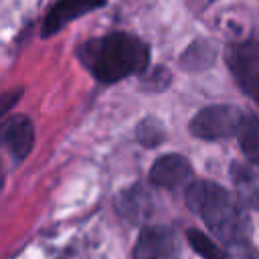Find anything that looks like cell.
<instances>
[{"instance_id":"6da1fadb","label":"cell","mask_w":259,"mask_h":259,"mask_svg":"<svg viewBox=\"0 0 259 259\" xmlns=\"http://www.w3.org/2000/svg\"><path fill=\"white\" fill-rule=\"evenodd\" d=\"M79 59L101 83H115L146 71L150 51L146 42L132 34L111 32L83 42L79 47Z\"/></svg>"},{"instance_id":"7a4b0ae2","label":"cell","mask_w":259,"mask_h":259,"mask_svg":"<svg viewBox=\"0 0 259 259\" xmlns=\"http://www.w3.org/2000/svg\"><path fill=\"white\" fill-rule=\"evenodd\" d=\"M186 202L221 241L227 245L245 243L247 219L225 188L208 180H196L186 190Z\"/></svg>"},{"instance_id":"3957f363","label":"cell","mask_w":259,"mask_h":259,"mask_svg":"<svg viewBox=\"0 0 259 259\" xmlns=\"http://www.w3.org/2000/svg\"><path fill=\"white\" fill-rule=\"evenodd\" d=\"M241 123H243L241 109L235 105L221 103L200 109L190 121V132L202 140H219V138L235 136Z\"/></svg>"},{"instance_id":"277c9868","label":"cell","mask_w":259,"mask_h":259,"mask_svg":"<svg viewBox=\"0 0 259 259\" xmlns=\"http://www.w3.org/2000/svg\"><path fill=\"white\" fill-rule=\"evenodd\" d=\"M180 253L178 237L170 227H144L134 247V259H176Z\"/></svg>"},{"instance_id":"5b68a950","label":"cell","mask_w":259,"mask_h":259,"mask_svg":"<svg viewBox=\"0 0 259 259\" xmlns=\"http://www.w3.org/2000/svg\"><path fill=\"white\" fill-rule=\"evenodd\" d=\"M227 61L239 83L251 91L255 81L259 79V40L249 38L233 45L227 53Z\"/></svg>"},{"instance_id":"8992f818","label":"cell","mask_w":259,"mask_h":259,"mask_svg":"<svg viewBox=\"0 0 259 259\" xmlns=\"http://www.w3.org/2000/svg\"><path fill=\"white\" fill-rule=\"evenodd\" d=\"M190 162L180 154H166L158 158L150 168V180L160 188H176L184 184L190 178Z\"/></svg>"},{"instance_id":"52a82bcc","label":"cell","mask_w":259,"mask_h":259,"mask_svg":"<svg viewBox=\"0 0 259 259\" xmlns=\"http://www.w3.org/2000/svg\"><path fill=\"white\" fill-rule=\"evenodd\" d=\"M0 144L8 146L16 158L28 156L34 144V127L28 117L12 115L0 125Z\"/></svg>"},{"instance_id":"ba28073f","label":"cell","mask_w":259,"mask_h":259,"mask_svg":"<svg viewBox=\"0 0 259 259\" xmlns=\"http://www.w3.org/2000/svg\"><path fill=\"white\" fill-rule=\"evenodd\" d=\"M107 0H59L51 12L45 18V34H55L59 32L67 22L79 18L85 12H91L99 6H103Z\"/></svg>"},{"instance_id":"9c48e42d","label":"cell","mask_w":259,"mask_h":259,"mask_svg":"<svg viewBox=\"0 0 259 259\" xmlns=\"http://www.w3.org/2000/svg\"><path fill=\"white\" fill-rule=\"evenodd\" d=\"M152 208H154L152 196L142 184L127 188V190L119 192V196H117V210L132 223L146 221L152 214Z\"/></svg>"},{"instance_id":"30bf717a","label":"cell","mask_w":259,"mask_h":259,"mask_svg":"<svg viewBox=\"0 0 259 259\" xmlns=\"http://www.w3.org/2000/svg\"><path fill=\"white\" fill-rule=\"evenodd\" d=\"M237 196L251 208H259V164L245 162L231 168Z\"/></svg>"},{"instance_id":"8fae6325","label":"cell","mask_w":259,"mask_h":259,"mask_svg":"<svg viewBox=\"0 0 259 259\" xmlns=\"http://www.w3.org/2000/svg\"><path fill=\"white\" fill-rule=\"evenodd\" d=\"M217 59V47L206 40V38H198L194 40L180 57V65L182 69L186 71H202V69H208Z\"/></svg>"},{"instance_id":"7c38bea8","label":"cell","mask_w":259,"mask_h":259,"mask_svg":"<svg viewBox=\"0 0 259 259\" xmlns=\"http://www.w3.org/2000/svg\"><path fill=\"white\" fill-rule=\"evenodd\" d=\"M239 144L243 154L249 158V162L259 164V117H243V123L237 132Z\"/></svg>"},{"instance_id":"4fadbf2b","label":"cell","mask_w":259,"mask_h":259,"mask_svg":"<svg viewBox=\"0 0 259 259\" xmlns=\"http://www.w3.org/2000/svg\"><path fill=\"white\" fill-rule=\"evenodd\" d=\"M136 138H138V142H140L142 146H146V148H156V146H160V144L166 140V130H164V125H162V121H160L158 117L148 115V117H144V119L138 123V127H136Z\"/></svg>"},{"instance_id":"5bb4252c","label":"cell","mask_w":259,"mask_h":259,"mask_svg":"<svg viewBox=\"0 0 259 259\" xmlns=\"http://www.w3.org/2000/svg\"><path fill=\"white\" fill-rule=\"evenodd\" d=\"M188 241H190V245L194 247V251L198 253V255H202L204 259H225V251H221L206 235H202L200 231H196V229H190L188 233Z\"/></svg>"},{"instance_id":"9a60e30c","label":"cell","mask_w":259,"mask_h":259,"mask_svg":"<svg viewBox=\"0 0 259 259\" xmlns=\"http://www.w3.org/2000/svg\"><path fill=\"white\" fill-rule=\"evenodd\" d=\"M172 77H170V71L166 67H156L152 73H148L142 81V89L146 91H164L168 85H170Z\"/></svg>"},{"instance_id":"2e32d148","label":"cell","mask_w":259,"mask_h":259,"mask_svg":"<svg viewBox=\"0 0 259 259\" xmlns=\"http://www.w3.org/2000/svg\"><path fill=\"white\" fill-rule=\"evenodd\" d=\"M225 259H253V253L247 247V241L245 243H233L225 251Z\"/></svg>"},{"instance_id":"e0dca14e","label":"cell","mask_w":259,"mask_h":259,"mask_svg":"<svg viewBox=\"0 0 259 259\" xmlns=\"http://www.w3.org/2000/svg\"><path fill=\"white\" fill-rule=\"evenodd\" d=\"M18 97H20V91H12V93H4V95H0V117L6 115V113L16 105Z\"/></svg>"},{"instance_id":"ac0fdd59","label":"cell","mask_w":259,"mask_h":259,"mask_svg":"<svg viewBox=\"0 0 259 259\" xmlns=\"http://www.w3.org/2000/svg\"><path fill=\"white\" fill-rule=\"evenodd\" d=\"M212 2H214V0H188L190 8H192L194 12H202V10H206Z\"/></svg>"},{"instance_id":"d6986e66","label":"cell","mask_w":259,"mask_h":259,"mask_svg":"<svg viewBox=\"0 0 259 259\" xmlns=\"http://www.w3.org/2000/svg\"><path fill=\"white\" fill-rule=\"evenodd\" d=\"M253 93H255V97H257V101H259V79H257L255 85H253Z\"/></svg>"}]
</instances>
